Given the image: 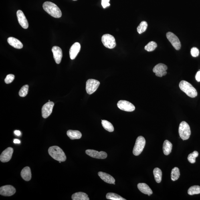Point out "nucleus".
Returning <instances> with one entry per match:
<instances>
[{"label":"nucleus","mask_w":200,"mask_h":200,"mask_svg":"<svg viewBox=\"0 0 200 200\" xmlns=\"http://www.w3.org/2000/svg\"><path fill=\"white\" fill-rule=\"evenodd\" d=\"M157 47V45L155 42L151 41L146 45L144 47V49L148 51H152L155 50Z\"/></svg>","instance_id":"nucleus-31"},{"label":"nucleus","mask_w":200,"mask_h":200,"mask_svg":"<svg viewBox=\"0 0 200 200\" xmlns=\"http://www.w3.org/2000/svg\"><path fill=\"white\" fill-rule=\"evenodd\" d=\"M73 200H89L88 195L82 192L75 193L72 196Z\"/></svg>","instance_id":"nucleus-23"},{"label":"nucleus","mask_w":200,"mask_h":200,"mask_svg":"<svg viewBox=\"0 0 200 200\" xmlns=\"http://www.w3.org/2000/svg\"><path fill=\"white\" fill-rule=\"evenodd\" d=\"M52 51L53 57L55 62L57 64H59L62 60V51L60 47L54 46L52 47Z\"/></svg>","instance_id":"nucleus-16"},{"label":"nucleus","mask_w":200,"mask_h":200,"mask_svg":"<svg viewBox=\"0 0 200 200\" xmlns=\"http://www.w3.org/2000/svg\"><path fill=\"white\" fill-rule=\"evenodd\" d=\"M102 124L103 127L107 131L110 132H112L114 131V129L113 126L108 121L102 120Z\"/></svg>","instance_id":"nucleus-26"},{"label":"nucleus","mask_w":200,"mask_h":200,"mask_svg":"<svg viewBox=\"0 0 200 200\" xmlns=\"http://www.w3.org/2000/svg\"><path fill=\"white\" fill-rule=\"evenodd\" d=\"M106 199L112 200H126L120 196L113 193H108L106 195Z\"/></svg>","instance_id":"nucleus-29"},{"label":"nucleus","mask_w":200,"mask_h":200,"mask_svg":"<svg viewBox=\"0 0 200 200\" xmlns=\"http://www.w3.org/2000/svg\"><path fill=\"white\" fill-rule=\"evenodd\" d=\"M154 179L156 183H160L162 181V172L159 168H154L153 171Z\"/></svg>","instance_id":"nucleus-25"},{"label":"nucleus","mask_w":200,"mask_h":200,"mask_svg":"<svg viewBox=\"0 0 200 200\" xmlns=\"http://www.w3.org/2000/svg\"><path fill=\"white\" fill-rule=\"evenodd\" d=\"M192 56L194 57H196L198 56L199 54V49L197 47H193L191 49V51Z\"/></svg>","instance_id":"nucleus-35"},{"label":"nucleus","mask_w":200,"mask_h":200,"mask_svg":"<svg viewBox=\"0 0 200 200\" xmlns=\"http://www.w3.org/2000/svg\"><path fill=\"white\" fill-rule=\"evenodd\" d=\"M118 108L126 112H132L135 110V106L132 103L124 100H120L118 103Z\"/></svg>","instance_id":"nucleus-9"},{"label":"nucleus","mask_w":200,"mask_h":200,"mask_svg":"<svg viewBox=\"0 0 200 200\" xmlns=\"http://www.w3.org/2000/svg\"><path fill=\"white\" fill-rule=\"evenodd\" d=\"M54 106V103L50 101L46 103L43 106L41 109V113L43 118H47L50 115Z\"/></svg>","instance_id":"nucleus-12"},{"label":"nucleus","mask_w":200,"mask_h":200,"mask_svg":"<svg viewBox=\"0 0 200 200\" xmlns=\"http://www.w3.org/2000/svg\"><path fill=\"white\" fill-rule=\"evenodd\" d=\"M166 36L168 40L176 50H179L181 48V43L177 36L171 32H168Z\"/></svg>","instance_id":"nucleus-8"},{"label":"nucleus","mask_w":200,"mask_h":200,"mask_svg":"<svg viewBox=\"0 0 200 200\" xmlns=\"http://www.w3.org/2000/svg\"><path fill=\"white\" fill-rule=\"evenodd\" d=\"M179 134L180 137L183 140H187L189 138L191 134L190 126L185 121H183L179 124Z\"/></svg>","instance_id":"nucleus-4"},{"label":"nucleus","mask_w":200,"mask_h":200,"mask_svg":"<svg viewBox=\"0 0 200 200\" xmlns=\"http://www.w3.org/2000/svg\"><path fill=\"white\" fill-rule=\"evenodd\" d=\"M14 134H16V135L17 136H19L21 135V132L19 131V130H16L14 131Z\"/></svg>","instance_id":"nucleus-38"},{"label":"nucleus","mask_w":200,"mask_h":200,"mask_svg":"<svg viewBox=\"0 0 200 200\" xmlns=\"http://www.w3.org/2000/svg\"><path fill=\"white\" fill-rule=\"evenodd\" d=\"M73 1H77V0H73Z\"/></svg>","instance_id":"nucleus-40"},{"label":"nucleus","mask_w":200,"mask_h":200,"mask_svg":"<svg viewBox=\"0 0 200 200\" xmlns=\"http://www.w3.org/2000/svg\"><path fill=\"white\" fill-rule=\"evenodd\" d=\"M148 27L147 23L145 21H142L137 27V31L139 34H141L145 32Z\"/></svg>","instance_id":"nucleus-30"},{"label":"nucleus","mask_w":200,"mask_h":200,"mask_svg":"<svg viewBox=\"0 0 200 200\" xmlns=\"http://www.w3.org/2000/svg\"><path fill=\"white\" fill-rule=\"evenodd\" d=\"M44 10L51 16L60 18L62 16V12L59 7L55 3L50 2H45L43 5Z\"/></svg>","instance_id":"nucleus-1"},{"label":"nucleus","mask_w":200,"mask_h":200,"mask_svg":"<svg viewBox=\"0 0 200 200\" xmlns=\"http://www.w3.org/2000/svg\"><path fill=\"white\" fill-rule=\"evenodd\" d=\"M7 41L10 45L15 48L21 49L23 47V45L21 41L15 37H9Z\"/></svg>","instance_id":"nucleus-19"},{"label":"nucleus","mask_w":200,"mask_h":200,"mask_svg":"<svg viewBox=\"0 0 200 200\" xmlns=\"http://www.w3.org/2000/svg\"><path fill=\"white\" fill-rule=\"evenodd\" d=\"M180 89L190 97L194 98L197 96L198 93L196 89L187 81L182 80L179 84Z\"/></svg>","instance_id":"nucleus-3"},{"label":"nucleus","mask_w":200,"mask_h":200,"mask_svg":"<svg viewBox=\"0 0 200 200\" xmlns=\"http://www.w3.org/2000/svg\"><path fill=\"white\" fill-rule=\"evenodd\" d=\"M100 83L94 79H89L86 82V90L89 95L92 94L97 90Z\"/></svg>","instance_id":"nucleus-7"},{"label":"nucleus","mask_w":200,"mask_h":200,"mask_svg":"<svg viewBox=\"0 0 200 200\" xmlns=\"http://www.w3.org/2000/svg\"><path fill=\"white\" fill-rule=\"evenodd\" d=\"M168 67L166 65L163 63H159L154 67L153 71L155 73L156 76L162 77L167 74L166 71Z\"/></svg>","instance_id":"nucleus-10"},{"label":"nucleus","mask_w":200,"mask_h":200,"mask_svg":"<svg viewBox=\"0 0 200 200\" xmlns=\"http://www.w3.org/2000/svg\"><path fill=\"white\" fill-rule=\"evenodd\" d=\"M172 148V144L169 140H166L164 141L163 146V150L164 154L168 155L171 153Z\"/></svg>","instance_id":"nucleus-24"},{"label":"nucleus","mask_w":200,"mask_h":200,"mask_svg":"<svg viewBox=\"0 0 200 200\" xmlns=\"http://www.w3.org/2000/svg\"><path fill=\"white\" fill-rule=\"evenodd\" d=\"M17 16L18 21L20 25L23 28L27 29L29 27L28 21L25 17L23 12L21 10L17 11Z\"/></svg>","instance_id":"nucleus-15"},{"label":"nucleus","mask_w":200,"mask_h":200,"mask_svg":"<svg viewBox=\"0 0 200 200\" xmlns=\"http://www.w3.org/2000/svg\"><path fill=\"white\" fill-rule=\"evenodd\" d=\"M195 78L196 80L198 82H200V71H199L198 72H197L195 76Z\"/></svg>","instance_id":"nucleus-37"},{"label":"nucleus","mask_w":200,"mask_h":200,"mask_svg":"<svg viewBox=\"0 0 200 200\" xmlns=\"http://www.w3.org/2000/svg\"><path fill=\"white\" fill-rule=\"evenodd\" d=\"M67 134L72 140L80 139L82 136V134L78 130H69L67 132Z\"/></svg>","instance_id":"nucleus-22"},{"label":"nucleus","mask_w":200,"mask_h":200,"mask_svg":"<svg viewBox=\"0 0 200 200\" xmlns=\"http://www.w3.org/2000/svg\"><path fill=\"white\" fill-rule=\"evenodd\" d=\"M102 41L105 47L109 49H113L116 46L115 39L112 35L105 34L102 37Z\"/></svg>","instance_id":"nucleus-6"},{"label":"nucleus","mask_w":200,"mask_h":200,"mask_svg":"<svg viewBox=\"0 0 200 200\" xmlns=\"http://www.w3.org/2000/svg\"><path fill=\"white\" fill-rule=\"evenodd\" d=\"M110 1V0H102V5L104 8H105L110 5V3H109Z\"/></svg>","instance_id":"nucleus-36"},{"label":"nucleus","mask_w":200,"mask_h":200,"mask_svg":"<svg viewBox=\"0 0 200 200\" xmlns=\"http://www.w3.org/2000/svg\"><path fill=\"white\" fill-rule=\"evenodd\" d=\"M180 173L179 168L175 167L172 169L171 173V178L172 181H177L179 178Z\"/></svg>","instance_id":"nucleus-27"},{"label":"nucleus","mask_w":200,"mask_h":200,"mask_svg":"<svg viewBox=\"0 0 200 200\" xmlns=\"http://www.w3.org/2000/svg\"><path fill=\"white\" fill-rule=\"evenodd\" d=\"M16 189L12 186L7 185L0 188V194L5 197H10L16 193Z\"/></svg>","instance_id":"nucleus-11"},{"label":"nucleus","mask_w":200,"mask_h":200,"mask_svg":"<svg viewBox=\"0 0 200 200\" xmlns=\"http://www.w3.org/2000/svg\"><path fill=\"white\" fill-rule=\"evenodd\" d=\"M138 188L142 193L146 195H151L153 192L147 184L145 183H139L138 185Z\"/></svg>","instance_id":"nucleus-21"},{"label":"nucleus","mask_w":200,"mask_h":200,"mask_svg":"<svg viewBox=\"0 0 200 200\" xmlns=\"http://www.w3.org/2000/svg\"><path fill=\"white\" fill-rule=\"evenodd\" d=\"M48 153L53 159L59 162H65L66 159L64 152L58 146H51L49 148Z\"/></svg>","instance_id":"nucleus-2"},{"label":"nucleus","mask_w":200,"mask_h":200,"mask_svg":"<svg viewBox=\"0 0 200 200\" xmlns=\"http://www.w3.org/2000/svg\"><path fill=\"white\" fill-rule=\"evenodd\" d=\"M98 175L103 181L109 184H114L115 180L113 177L108 173L102 172H98Z\"/></svg>","instance_id":"nucleus-18"},{"label":"nucleus","mask_w":200,"mask_h":200,"mask_svg":"<svg viewBox=\"0 0 200 200\" xmlns=\"http://www.w3.org/2000/svg\"><path fill=\"white\" fill-rule=\"evenodd\" d=\"M81 46L80 43L76 42L71 47L69 51V55L71 59L73 60L77 56L80 50Z\"/></svg>","instance_id":"nucleus-17"},{"label":"nucleus","mask_w":200,"mask_h":200,"mask_svg":"<svg viewBox=\"0 0 200 200\" xmlns=\"http://www.w3.org/2000/svg\"><path fill=\"white\" fill-rule=\"evenodd\" d=\"M13 152V149L12 148H7L2 152L0 156V160L3 163L9 162L11 159Z\"/></svg>","instance_id":"nucleus-14"},{"label":"nucleus","mask_w":200,"mask_h":200,"mask_svg":"<svg viewBox=\"0 0 200 200\" xmlns=\"http://www.w3.org/2000/svg\"><path fill=\"white\" fill-rule=\"evenodd\" d=\"M13 142L15 144H20L21 143L20 140L18 139H15L13 140Z\"/></svg>","instance_id":"nucleus-39"},{"label":"nucleus","mask_w":200,"mask_h":200,"mask_svg":"<svg viewBox=\"0 0 200 200\" xmlns=\"http://www.w3.org/2000/svg\"><path fill=\"white\" fill-rule=\"evenodd\" d=\"M15 76L13 74H9L7 75L5 79V82L6 84H9L13 82L14 80Z\"/></svg>","instance_id":"nucleus-34"},{"label":"nucleus","mask_w":200,"mask_h":200,"mask_svg":"<svg viewBox=\"0 0 200 200\" xmlns=\"http://www.w3.org/2000/svg\"><path fill=\"white\" fill-rule=\"evenodd\" d=\"M146 144L145 139L142 136H138L136 140L133 153L135 156L139 155L144 149Z\"/></svg>","instance_id":"nucleus-5"},{"label":"nucleus","mask_w":200,"mask_h":200,"mask_svg":"<svg viewBox=\"0 0 200 200\" xmlns=\"http://www.w3.org/2000/svg\"><path fill=\"white\" fill-rule=\"evenodd\" d=\"M199 155V153L197 151H194L190 154L188 156V159L191 163H195L196 162V158Z\"/></svg>","instance_id":"nucleus-32"},{"label":"nucleus","mask_w":200,"mask_h":200,"mask_svg":"<svg viewBox=\"0 0 200 200\" xmlns=\"http://www.w3.org/2000/svg\"><path fill=\"white\" fill-rule=\"evenodd\" d=\"M188 194L190 195L198 194L200 193V187L198 185L192 186L188 190Z\"/></svg>","instance_id":"nucleus-28"},{"label":"nucleus","mask_w":200,"mask_h":200,"mask_svg":"<svg viewBox=\"0 0 200 200\" xmlns=\"http://www.w3.org/2000/svg\"><path fill=\"white\" fill-rule=\"evenodd\" d=\"M29 86L27 85H25L22 87L20 90H19V96L22 97H24L28 94Z\"/></svg>","instance_id":"nucleus-33"},{"label":"nucleus","mask_w":200,"mask_h":200,"mask_svg":"<svg viewBox=\"0 0 200 200\" xmlns=\"http://www.w3.org/2000/svg\"><path fill=\"white\" fill-rule=\"evenodd\" d=\"M22 178L25 181H30L32 178V174L30 168L27 166L23 168L21 172Z\"/></svg>","instance_id":"nucleus-20"},{"label":"nucleus","mask_w":200,"mask_h":200,"mask_svg":"<svg viewBox=\"0 0 200 200\" xmlns=\"http://www.w3.org/2000/svg\"><path fill=\"white\" fill-rule=\"evenodd\" d=\"M86 153L91 157L99 159H105L107 157V154L104 151L98 152L92 149L86 150Z\"/></svg>","instance_id":"nucleus-13"}]
</instances>
